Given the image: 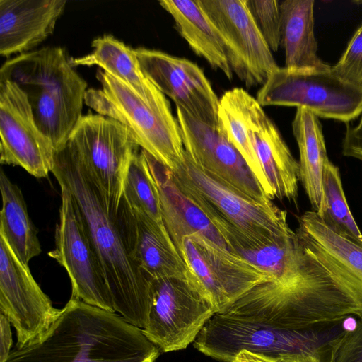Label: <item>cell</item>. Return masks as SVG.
<instances>
[{
    "mask_svg": "<svg viewBox=\"0 0 362 362\" xmlns=\"http://www.w3.org/2000/svg\"><path fill=\"white\" fill-rule=\"evenodd\" d=\"M222 313L276 329L305 330L357 316L358 310L301 241L281 274L255 286Z\"/></svg>",
    "mask_w": 362,
    "mask_h": 362,
    "instance_id": "1",
    "label": "cell"
},
{
    "mask_svg": "<svg viewBox=\"0 0 362 362\" xmlns=\"http://www.w3.org/2000/svg\"><path fill=\"white\" fill-rule=\"evenodd\" d=\"M52 173L71 193L102 264L115 312L143 329L152 280L132 259L117 211L107 204L92 177L65 145L55 151Z\"/></svg>",
    "mask_w": 362,
    "mask_h": 362,
    "instance_id": "2",
    "label": "cell"
},
{
    "mask_svg": "<svg viewBox=\"0 0 362 362\" xmlns=\"http://www.w3.org/2000/svg\"><path fill=\"white\" fill-rule=\"evenodd\" d=\"M160 353L142 329L71 296L47 332L6 362H155Z\"/></svg>",
    "mask_w": 362,
    "mask_h": 362,
    "instance_id": "3",
    "label": "cell"
},
{
    "mask_svg": "<svg viewBox=\"0 0 362 362\" xmlns=\"http://www.w3.org/2000/svg\"><path fill=\"white\" fill-rule=\"evenodd\" d=\"M173 178L237 254L278 243L292 234L286 210L250 199L198 168L185 151Z\"/></svg>",
    "mask_w": 362,
    "mask_h": 362,
    "instance_id": "4",
    "label": "cell"
},
{
    "mask_svg": "<svg viewBox=\"0 0 362 362\" xmlns=\"http://www.w3.org/2000/svg\"><path fill=\"white\" fill-rule=\"evenodd\" d=\"M62 47H45L6 61L0 81L16 83L25 92L36 124L55 151L82 117L86 81L69 62Z\"/></svg>",
    "mask_w": 362,
    "mask_h": 362,
    "instance_id": "5",
    "label": "cell"
},
{
    "mask_svg": "<svg viewBox=\"0 0 362 362\" xmlns=\"http://www.w3.org/2000/svg\"><path fill=\"white\" fill-rule=\"evenodd\" d=\"M101 88L87 90L84 103L126 126L137 144L171 171L184 161L180 127L170 105H151L119 79L98 69Z\"/></svg>",
    "mask_w": 362,
    "mask_h": 362,
    "instance_id": "6",
    "label": "cell"
},
{
    "mask_svg": "<svg viewBox=\"0 0 362 362\" xmlns=\"http://www.w3.org/2000/svg\"><path fill=\"white\" fill-rule=\"evenodd\" d=\"M341 322L305 330H284L216 313L193 343L200 352L222 362H230L243 349L272 357L285 353L308 352L325 361L331 341L345 330H341Z\"/></svg>",
    "mask_w": 362,
    "mask_h": 362,
    "instance_id": "7",
    "label": "cell"
},
{
    "mask_svg": "<svg viewBox=\"0 0 362 362\" xmlns=\"http://www.w3.org/2000/svg\"><path fill=\"white\" fill-rule=\"evenodd\" d=\"M268 105L304 107L318 117L349 124L362 114V86L344 81L331 70H298L279 67L257 93Z\"/></svg>",
    "mask_w": 362,
    "mask_h": 362,
    "instance_id": "8",
    "label": "cell"
},
{
    "mask_svg": "<svg viewBox=\"0 0 362 362\" xmlns=\"http://www.w3.org/2000/svg\"><path fill=\"white\" fill-rule=\"evenodd\" d=\"M63 145L85 167L108 206L117 211L127 170L139 148L129 129L111 117L88 113Z\"/></svg>",
    "mask_w": 362,
    "mask_h": 362,
    "instance_id": "9",
    "label": "cell"
},
{
    "mask_svg": "<svg viewBox=\"0 0 362 362\" xmlns=\"http://www.w3.org/2000/svg\"><path fill=\"white\" fill-rule=\"evenodd\" d=\"M216 311L194 282L168 277L153 279L144 335L163 352L194 342Z\"/></svg>",
    "mask_w": 362,
    "mask_h": 362,
    "instance_id": "10",
    "label": "cell"
},
{
    "mask_svg": "<svg viewBox=\"0 0 362 362\" xmlns=\"http://www.w3.org/2000/svg\"><path fill=\"white\" fill-rule=\"evenodd\" d=\"M61 189L59 219L55 247L48 255L66 269L71 296L88 304L115 312L105 272L81 214L66 187Z\"/></svg>",
    "mask_w": 362,
    "mask_h": 362,
    "instance_id": "11",
    "label": "cell"
},
{
    "mask_svg": "<svg viewBox=\"0 0 362 362\" xmlns=\"http://www.w3.org/2000/svg\"><path fill=\"white\" fill-rule=\"evenodd\" d=\"M176 247L216 313L226 311L255 286L274 279L242 256L202 235L182 238Z\"/></svg>",
    "mask_w": 362,
    "mask_h": 362,
    "instance_id": "12",
    "label": "cell"
},
{
    "mask_svg": "<svg viewBox=\"0 0 362 362\" xmlns=\"http://www.w3.org/2000/svg\"><path fill=\"white\" fill-rule=\"evenodd\" d=\"M197 1L221 35L232 71L247 88L262 86L279 66L253 20L246 0Z\"/></svg>",
    "mask_w": 362,
    "mask_h": 362,
    "instance_id": "13",
    "label": "cell"
},
{
    "mask_svg": "<svg viewBox=\"0 0 362 362\" xmlns=\"http://www.w3.org/2000/svg\"><path fill=\"white\" fill-rule=\"evenodd\" d=\"M0 310L16 330V346L39 340L57 318L60 309L52 305L0 234Z\"/></svg>",
    "mask_w": 362,
    "mask_h": 362,
    "instance_id": "14",
    "label": "cell"
},
{
    "mask_svg": "<svg viewBox=\"0 0 362 362\" xmlns=\"http://www.w3.org/2000/svg\"><path fill=\"white\" fill-rule=\"evenodd\" d=\"M0 163L18 165L37 178L52 170L55 148L35 123L26 94L14 82L0 81Z\"/></svg>",
    "mask_w": 362,
    "mask_h": 362,
    "instance_id": "15",
    "label": "cell"
},
{
    "mask_svg": "<svg viewBox=\"0 0 362 362\" xmlns=\"http://www.w3.org/2000/svg\"><path fill=\"white\" fill-rule=\"evenodd\" d=\"M176 119L185 151L198 168L252 200L272 201L219 127L208 125L178 106Z\"/></svg>",
    "mask_w": 362,
    "mask_h": 362,
    "instance_id": "16",
    "label": "cell"
},
{
    "mask_svg": "<svg viewBox=\"0 0 362 362\" xmlns=\"http://www.w3.org/2000/svg\"><path fill=\"white\" fill-rule=\"evenodd\" d=\"M134 52L144 75L176 106L197 119L218 127L220 99L197 64L157 49L138 47Z\"/></svg>",
    "mask_w": 362,
    "mask_h": 362,
    "instance_id": "17",
    "label": "cell"
},
{
    "mask_svg": "<svg viewBox=\"0 0 362 362\" xmlns=\"http://www.w3.org/2000/svg\"><path fill=\"white\" fill-rule=\"evenodd\" d=\"M117 217L129 256L149 279L176 277L198 285L163 221L132 208L122 197Z\"/></svg>",
    "mask_w": 362,
    "mask_h": 362,
    "instance_id": "18",
    "label": "cell"
},
{
    "mask_svg": "<svg viewBox=\"0 0 362 362\" xmlns=\"http://www.w3.org/2000/svg\"><path fill=\"white\" fill-rule=\"evenodd\" d=\"M249 138L275 198L297 204L299 163L257 99L234 88Z\"/></svg>",
    "mask_w": 362,
    "mask_h": 362,
    "instance_id": "19",
    "label": "cell"
},
{
    "mask_svg": "<svg viewBox=\"0 0 362 362\" xmlns=\"http://www.w3.org/2000/svg\"><path fill=\"white\" fill-rule=\"evenodd\" d=\"M296 231L353 300L357 317L362 319V247L331 230L314 211H307L299 217Z\"/></svg>",
    "mask_w": 362,
    "mask_h": 362,
    "instance_id": "20",
    "label": "cell"
},
{
    "mask_svg": "<svg viewBox=\"0 0 362 362\" xmlns=\"http://www.w3.org/2000/svg\"><path fill=\"white\" fill-rule=\"evenodd\" d=\"M66 0H0V54L32 51L54 32Z\"/></svg>",
    "mask_w": 362,
    "mask_h": 362,
    "instance_id": "21",
    "label": "cell"
},
{
    "mask_svg": "<svg viewBox=\"0 0 362 362\" xmlns=\"http://www.w3.org/2000/svg\"><path fill=\"white\" fill-rule=\"evenodd\" d=\"M156 184L163 221L177 246L185 237L202 235L230 251L225 239L206 216L182 192L172 171L141 149Z\"/></svg>",
    "mask_w": 362,
    "mask_h": 362,
    "instance_id": "22",
    "label": "cell"
},
{
    "mask_svg": "<svg viewBox=\"0 0 362 362\" xmlns=\"http://www.w3.org/2000/svg\"><path fill=\"white\" fill-rule=\"evenodd\" d=\"M91 47L90 53L70 58L71 65H96L124 82L149 105H170L165 95L143 73L134 49L110 34L95 38Z\"/></svg>",
    "mask_w": 362,
    "mask_h": 362,
    "instance_id": "23",
    "label": "cell"
},
{
    "mask_svg": "<svg viewBox=\"0 0 362 362\" xmlns=\"http://www.w3.org/2000/svg\"><path fill=\"white\" fill-rule=\"evenodd\" d=\"M159 4L171 15L176 30L193 52L231 80L226 45L197 0H162Z\"/></svg>",
    "mask_w": 362,
    "mask_h": 362,
    "instance_id": "24",
    "label": "cell"
},
{
    "mask_svg": "<svg viewBox=\"0 0 362 362\" xmlns=\"http://www.w3.org/2000/svg\"><path fill=\"white\" fill-rule=\"evenodd\" d=\"M314 0L279 2L281 46L284 49L287 69L316 71L331 69L317 55L314 33Z\"/></svg>",
    "mask_w": 362,
    "mask_h": 362,
    "instance_id": "25",
    "label": "cell"
},
{
    "mask_svg": "<svg viewBox=\"0 0 362 362\" xmlns=\"http://www.w3.org/2000/svg\"><path fill=\"white\" fill-rule=\"evenodd\" d=\"M292 130L299 150L300 181L313 211L320 215L325 208L323 172L328 158L319 117L304 107H296Z\"/></svg>",
    "mask_w": 362,
    "mask_h": 362,
    "instance_id": "26",
    "label": "cell"
},
{
    "mask_svg": "<svg viewBox=\"0 0 362 362\" xmlns=\"http://www.w3.org/2000/svg\"><path fill=\"white\" fill-rule=\"evenodd\" d=\"M0 189L2 198L0 234L20 262L29 267L30 261L41 253L40 243L21 190L3 170L0 173Z\"/></svg>",
    "mask_w": 362,
    "mask_h": 362,
    "instance_id": "27",
    "label": "cell"
},
{
    "mask_svg": "<svg viewBox=\"0 0 362 362\" xmlns=\"http://www.w3.org/2000/svg\"><path fill=\"white\" fill-rule=\"evenodd\" d=\"M218 127L242 156L266 196L272 201L275 199L249 138L234 88L225 92L220 98Z\"/></svg>",
    "mask_w": 362,
    "mask_h": 362,
    "instance_id": "28",
    "label": "cell"
},
{
    "mask_svg": "<svg viewBox=\"0 0 362 362\" xmlns=\"http://www.w3.org/2000/svg\"><path fill=\"white\" fill-rule=\"evenodd\" d=\"M323 189L325 208L319 217L331 230L362 247V233L349 210L339 169L330 160L324 168Z\"/></svg>",
    "mask_w": 362,
    "mask_h": 362,
    "instance_id": "29",
    "label": "cell"
},
{
    "mask_svg": "<svg viewBox=\"0 0 362 362\" xmlns=\"http://www.w3.org/2000/svg\"><path fill=\"white\" fill-rule=\"evenodd\" d=\"M122 197L132 208L157 222L163 221L158 188L141 151L134 153L130 160Z\"/></svg>",
    "mask_w": 362,
    "mask_h": 362,
    "instance_id": "30",
    "label": "cell"
},
{
    "mask_svg": "<svg viewBox=\"0 0 362 362\" xmlns=\"http://www.w3.org/2000/svg\"><path fill=\"white\" fill-rule=\"evenodd\" d=\"M247 8L271 51L281 45V13L276 0H246Z\"/></svg>",
    "mask_w": 362,
    "mask_h": 362,
    "instance_id": "31",
    "label": "cell"
},
{
    "mask_svg": "<svg viewBox=\"0 0 362 362\" xmlns=\"http://www.w3.org/2000/svg\"><path fill=\"white\" fill-rule=\"evenodd\" d=\"M331 70L341 79L362 86V24Z\"/></svg>",
    "mask_w": 362,
    "mask_h": 362,
    "instance_id": "32",
    "label": "cell"
},
{
    "mask_svg": "<svg viewBox=\"0 0 362 362\" xmlns=\"http://www.w3.org/2000/svg\"><path fill=\"white\" fill-rule=\"evenodd\" d=\"M327 362H362V319L331 341Z\"/></svg>",
    "mask_w": 362,
    "mask_h": 362,
    "instance_id": "33",
    "label": "cell"
},
{
    "mask_svg": "<svg viewBox=\"0 0 362 362\" xmlns=\"http://www.w3.org/2000/svg\"><path fill=\"white\" fill-rule=\"evenodd\" d=\"M342 153L344 156L362 161V114L356 125L346 124L342 140Z\"/></svg>",
    "mask_w": 362,
    "mask_h": 362,
    "instance_id": "34",
    "label": "cell"
},
{
    "mask_svg": "<svg viewBox=\"0 0 362 362\" xmlns=\"http://www.w3.org/2000/svg\"><path fill=\"white\" fill-rule=\"evenodd\" d=\"M11 322L7 317L0 314V362H6L11 352L12 332Z\"/></svg>",
    "mask_w": 362,
    "mask_h": 362,
    "instance_id": "35",
    "label": "cell"
},
{
    "mask_svg": "<svg viewBox=\"0 0 362 362\" xmlns=\"http://www.w3.org/2000/svg\"><path fill=\"white\" fill-rule=\"evenodd\" d=\"M275 362H325L319 356L308 352L281 354L274 357Z\"/></svg>",
    "mask_w": 362,
    "mask_h": 362,
    "instance_id": "36",
    "label": "cell"
},
{
    "mask_svg": "<svg viewBox=\"0 0 362 362\" xmlns=\"http://www.w3.org/2000/svg\"><path fill=\"white\" fill-rule=\"evenodd\" d=\"M230 362H275L274 357L246 349L240 351Z\"/></svg>",
    "mask_w": 362,
    "mask_h": 362,
    "instance_id": "37",
    "label": "cell"
}]
</instances>
